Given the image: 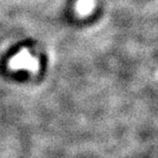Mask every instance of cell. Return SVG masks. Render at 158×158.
I'll return each mask as SVG.
<instances>
[{
  "label": "cell",
  "mask_w": 158,
  "mask_h": 158,
  "mask_svg": "<svg viewBox=\"0 0 158 158\" xmlns=\"http://www.w3.org/2000/svg\"><path fill=\"white\" fill-rule=\"evenodd\" d=\"M94 8V0H79L77 2V9L82 15L88 14Z\"/></svg>",
  "instance_id": "1"
}]
</instances>
